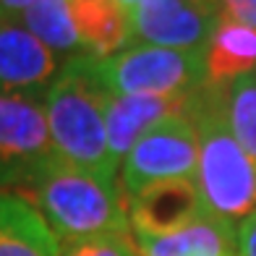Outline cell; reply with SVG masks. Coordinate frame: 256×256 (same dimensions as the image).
I'll return each instance as SVG.
<instances>
[{
	"label": "cell",
	"instance_id": "5",
	"mask_svg": "<svg viewBox=\"0 0 256 256\" xmlns=\"http://www.w3.org/2000/svg\"><path fill=\"white\" fill-rule=\"evenodd\" d=\"M55 160L42 100L0 94V191L21 196Z\"/></svg>",
	"mask_w": 256,
	"mask_h": 256
},
{
	"label": "cell",
	"instance_id": "14",
	"mask_svg": "<svg viewBox=\"0 0 256 256\" xmlns=\"http://www.w3.org/2000/svg\"><path fill=\"white\" fill-rule=\"evenodd\" d=\"M138 256H238L236 230L204 214L162 238H134Z\"/></svg>",
	"mask_w": 256,
	"mask_h": 256
},
{
	"label": "cell",
	"instance_id": "6",
	"mask_svg": "<svg viewBox=\"0 0 256 256\" xmlns=\"http://www.w3.org/2000/svg\"><path fill=\"white\" fill-rule=\"evenodd\" d=\"M196 160H199V142L188 115H170L154 123L123 160L120 191L126 202L152 183L194 178Z\"/></svg>",
	"mask_w": 256,
	"mask_h": 256
},
{
	"label": "cell",
	"instance_id": "12",
	"mask_svg": "<svg viewBox=\"0 0 256 256\" xmlns=\"http://www.w3.org/2000/svg\"><path fill=\"white\" fill-rule=\"evenodd\" d=\"M0 256H60V243L24 196L0 191Z\"/></svg>",
	"mask_w": 256,
	"mask_h": 256
},
{
	"label": "cell",
	"instance_id": "11",
	"mask_svg": "<svg viewBox=\"0 0 256 256\" xmlns=\"http://www.w3.org/2000/svg\"><path fill=\"white\" fill-rule=\"evenodd\" d=\"M68 10L86 52L100 60L134 44L131 10L120 0H68Z\"/></svg>",
	"mask_w": 256,
	"mask_h": 256
},
{
	"label": "cell",
	"instance_id": "9",
	"mask_svg": "<svg viewBox=\"0 0 256 256\" xmlns=\"http://www.w3.org/2000/svg\"><path fill=\"white\" fill-rule=\"evenodd\" d=\"M134 238H162L202 220L204 202L194 178L160 180L126 202Z\"/></svg>",
	"mask_w": 256,
	"mask_h": 256
},
{
	"label": "cell",
	"instance_id": "21",
	"mask_svg": "<svg viewBox=\"0 0 256 256\" xmlns=\"http://www.w3.org/2000/svg\"><path fill=\"white\" fill-rule=\"evenodd\" d=\"M120 3H123V6L128 8V10H131V8H136L138 3H142V0H120Z\"/></svg>",
	"mask_w": 256,
	"mask_h": 256
},
{
	"label": "cell",
	"instance_id": "18",
	"mask_svg": "<svg viewBox=\"0 0 256 256\" xmlns=\"http://www.w3.org/2000/svg\"><path fill=\"white\" fill-rule=\"evenodd\" d=\"M222 16L256 29V0H217Z\"/></svg>",
	"mask_w": 256,
	"mask_h": 256
},
{
	"label": "cell",
	"instance_id": "8",
	"mask_svg": "<svg viewBox=\"0 0 256 256\" xmlns=\"http://www.w3.org/2000/svg\"><path fill=\"white\" fill-rule=\"evenodd\" d=\"M60 66V58L18 18H0V94L42 100Z\"/></svg>",
	"mask_w": 256,
	"mask_h": 256
},
{
	"label": "cell",
	"instance_id": "22",
	"mask_svg": "<svg viewBox=\"0 0 256 256\" xmlns=\"http://www.w3.org/2000/svg\"><path fill=\"white\" fill-rule=\"evenodd\" d=\"M0 18H3V14H0Z\"/></svg>",
	"mask_w": 256,
	"mask_h": 256
},
{
	"label": "cell",
	"instance_id": "17",
	"mask_svg": "<svg viewBox=\"0 0 256 256\" xmlns=\"http://www.w3.org/2000/svg\"><path fill=\"white\" fill-rule=\"evenodd\" d=\"M60 256H138V248L134 232H112L60 243Z\"/></svg>",
	"mask_w": 256,
	"mask_h": 256
},
{
	"label": "cell",
	"instance_id": "4",
	"mask_svg": "<svg viewBox=\"0 0 256 256\" xmlns=\"http://www.w3.org/2000/svg\"><path fill=\"white\" fill-rule=\"evenodd\" d=\"M102 76L112 94H188L204 81V50H170L157 44H131L104 58Z\"/></svg>",
	"mask_w": 256,
	"mask_h": 256
},
{
	"label": "cell",
	"instance_id": "3",
	"mask_svg": "<svg viewBox=\"0 0 256 256\" xmlns=\"http://www.w3.org/2000/svg\"><path fill=\"white\" fill-rule=\"evenodd\" d=\"M120 180L100 178L58 157L21 194L42 214L58 243L131 232Z\"/></svg>",
	"mask_w": 256,
	"mask_h": 256
},
{
	"label": "cell",
	"instance_id": "20",
	"mask_svg": "<svg viewBox=\"0 0 256 256\" xmlns=\"http://www.w3.org/2000/svg\"><path fill=\"white\" fill-rule=\"evenodd\" d=\"M29 3H32V0H0V14L18 18L29 8Z\"/></svg>",
	"mask_w": 256,
	"mask_h": 256
},
{
	"label": "cell",
	"instance_id": "15",
	"mask_svg": "<svg viewBox=\"0 0 256 256\" xmlns=\"http://www.w3.org/2000/svg\"><path fill=\"white\" fill-rule=\"evenodd\" d=\"M34 37L58 55V58H76L84 55L86 48L81 42L78 32L74 26L68 0H32L29 8L18 16Z\"/></svg>",
	"mask_w": 256,
	"mask_h": 256
},
{
	"label": "cell",
	"instance_id": "19",
	"mask_svg": "<svg viewBox=\"0 0 256 256\" xmlns=\"http://www.w3.org/2000/svg\"><path fill=\"white\" fill-rule=\"evenodd\" d=\"M238 256H256V212L236 230Z\"/></svg>",
	"mask_w": 256,
	"mask_h": 256
},
{
	"label": "cell",
	"instance_id": "10",
	"mask_svg": "<svg viewBox=\"0 0 256 256\" xmlns=\"http://www.w3.org/2000/svg\"><path fill=\"white\" fill-rule=\"evenodd\" d=\"M188 94H112L108 108V146L115 165L128 157L134 144L142 138L154 123L170 118V115H188L191 108Z\"/></svg>",
	"mask_w": 256,
	"mask_h": 256
},
{
	"label": "cell",
	"instance_id": "13",
	"mask_svg": "<svg viewBox=\"0 0 256 256\" xmlns=\"http://www.w3.org/2000/svg\"><path fill=\"white\" fill-rule=\"evenodd\" d=\"M251 71H256V29L222 16L204 48L206 84L228 89L236 78Z\"/></svg>",
	"mask_w": 256,
	"mask_h": 256
},
{
	"label": "cell",
	"instance_id": "1",
	"mask_svg": "<svg viewBox=\"0 0 256 256\" xmlns=\"http://www.w3.org/2000/svg\"><path fill=\"white\" fill-rule=\"evenodd\" d=\"M110 97L102 60L84 52L63 60L42 104L58 157L100 178L118 180V165L108 146Z\"/></svg>",
	"mask_w": 256,
	"mask_h": 256
},
{
	"label": "cell",
	"instance_id": "7",
	"mask_svg": "<svg viewBox=\"0 0 256 256\" xmlns=\"http://www.w3.org/2000/svg\"><path fill=\"white\" fill-rule=\"evenodd\" d=\"M220 18L217 0H142L131 8L134 40L170 50H204Z\"/></svg>",
	"mask_w": 256,
	"mask_h": 256
},
{
	"label": "cell",
	"instance_id": "16",
	"mask_svg": "<svg viewBox=\"0 0 256 256\" xmlns=\"http://www.w3.org/2000/svg\"><path fill=\"white\" fill-rule=\"evenodd\" d=\"M225 112L236 142L256 162V71L236 78L225 89Z\"/></svg>",
	"mask_w": 256,
	"mask_h": 256
},
{
	"label": "cell",
	"instance_id": "2",
	"mask_svg": "<svg viewBox=\"0 0 256 256\" xmlns=\"http://www.w3.org/2000/svg\"><path fill=\"white\" fill-rule=\"evenodd\" d=\"M188 118L199 142L194 180L204 212L238 230L256 212V162L243 152L228 126L225 89L204 81L191 97Z\"/></svg>",
	"mask_w": 256,
	"mask_h": 256
}]
</instances>
